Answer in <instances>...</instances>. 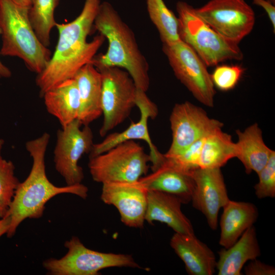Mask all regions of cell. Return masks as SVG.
Here are the masks:
<instances>
[{"mask_svg":"<svg viewBox=\"0 0 275 275\" xmlns=\"http://www.w3.org/2000/svg\"><path fill=\"white\" fill-rule=\"evenodd\" d=\"M100 3V0H85L81 12L74 20L57 23L59 37L56 49L45 68L36 78L41 96L61 82L73 78L96 56L104 37L100 34L90 42L87 38L94 26Z\"/></svg>","mask_w":275,"mask_h":275,"instance_id":"6da1fadb","label":"cell"},{"mask_svg":"<svg viewBox=\"0 0 275 275\" xmlns=\"http://www.w3.org/2000/svg\"><path fill=\"white\" fill-rule=\"evenodd\" d=\"M50 135L41 136L28 141L26 150L33 159V164L27 178L18 185L7 214L10 218L6 234L12 237L17 228L26 218H39L42 216L45 204L53 197L62 194H71L86 199L88 188L84 184L59 187L52 184L46 174L45 155Z\"/></svg>","mask_w":275,"mask_h":275,"instance_id":"7a4b0ae2","label":"cell"},{"mask_svg":"<svg viewBox=\"0 0 275 275\" xmlns=\"http://www.w3.org/2000/svg\"><path fill=\"white\" fill-rule=\"evenodd\" d=\"M94 26L108 41L106 52L93 59L94 65L124 68L136 88L147 92L150 86L148 63L139 47L133 32L109 3H100Z\"/></svg>","mask_w":275,"mask_h":275,"instance_id":"3957f363","label":"cell"},{"mask_svg":"<svg viewBox=\"0 0 275 275\" xmlns=\"http://www.w3.org/2000/svg\"><path fill=\"white\" fill-rule=\"evenodd\" d=\"M29 8L14 0H0V54L17 57L32 72L40 73L51 53L39 40L31 24Z\"/></svg>","mask_w":275,"mask_h":275,"instance_id":"277c9868","label":"cell"},{"mask_svg":"<svg viewBox=\"0 0 275 275\" xmlns=\"http://www.w3.org/2000/svg\"><path fill=\"white\" fill-rule=\"evenodd\" d=\"M176 11L180 39L197 53L207 67L228 60H242L243 54L238 44L216 32L197 14L192 6L179 1Z\"/></svg>","mask_w":275,"mask_h":275,"instance_id":"5b68a950","label":"cell"},{"mask_svg":"<svg viewBox=\"0 0 275 275\" xmlns=\"http://www.w3.org/2000/svg\"><path fill=\"white\" fill-rule=\"evenodd\" d=\"M151 161L144 148L130 140L89 158L88 167L93 180L98 183L134 182L147 174Z\"/></svg>","mask_w":275,"mask_h":275,"instance_id":"8992f818","label":"cell"},{"mask_svg":"<svg viewBox=\"0 0 275 275\" xmlns=\"http://www.w3.org/2000/svg\"><path fill=\"white\" fill-rule=\"evenodd\" d=\"M64 246L68 251L63 257L43 261V266L50 274L97 275L100 270L114 267L142 269L132 256L91 250L77 236H72L66 241Z\"/></svg>","mask_w":275,"mask_h":275,"instance_id":"52a82bcc","label":"cell"},{"mask_svg":"<svg viewBox=\"0 0 275 275\" xmlns=\"http://www.w3.org/2000/svg\"><path fill=\"white\" fill-rule=\"evenodd\" d=\"M96 68L102 76L101 104L103 122L99 134L104 136L128 117L136 105L137 88L129 73L120 68Z\"/></svg>","mask_w":275,"mask_h":275,"instance_id":"ba28073f","label":"cell"},{"mask_svg":"<svg viewBox=\"0 0 275 275\" xmlns=\"http://www.w3.org/2000/svg\"><path fill=\"white\" fill-rule=\"evenodd\" d=\"M175 75L201 103L212 107L215 94L214 87L207 66L197 53L181 40L162 44Z\"/></svg>","mask_w":275,"mask_h":275,"instance_id":"9c48e42d","label":"cell"},{"mask_svg":"<svg viewBox=\"0 0 275 275\" xmlns=\"http://www.w3.org/2000/svg\"><path fill=\"white\" fill-rule=\"evenodd\" d=\"M197 14L227 40L238 44L253 30L255 14L244 0H210Z\"/></svg>","mask_w":275,"mask_h":275,"instance_id":"30bf717a","label":"cell"},{"mask_svg":"<svg viewBox=\"0 0 275 275\" xmlns=\"http://www.w3.org/2000/svg\"><path fill=\"white\" fill-rule=\"evenodd\" d=\"M77 119L59 129L54 150V162L58 172L64 178L67 185L81 183L84 175L78 164L85 153H90L93 144V134L89 125L82 129Z\"/></svg>","mask_w":275,"mask_h":275,"instance_id":"8fae6325","label":"cell"},{"mask_svg":"<svg viewBox=\"0 0 275 275\" xmlns=\"http://www.w3.org/2000/svg\"><path fill=\"white\" fill-rule=\"evenodd\" d=\"M170 122L172 141L163 154L166 157L180 154L194 143L223 126L221 122L210 118L203 109L188 101L174 105Z\"/></svg>","mask_w":275,"mask_h":275,"instance_id":"7c38bea8","label":"cell"},{"mask_svg":"<svg viewBox=\"0 0 275 275\" xmlns=\"http://www.w3.org/2000/svg\"><path fill=\"white\" fill-rule=\"evenodd\" d=\"M146 92L137 88L135 104L141 113L139 121L136 123L132 122L125 130L108 134L101 142L94 144L89 153V158L102 154L124 142L141 140L147 142L149 147L152 171L157 169L163 163L165 157L152 143L148 129V120L157 116L158 108Z\"/></svg>","mask_w":275,"mask_h":275,"instance_id":"4fadbf2b","label":"cell"},{"mask_svg":"<svg viewBox=\"0 0 275 275\" xmlns=\"http://www.w3.org/2000/svg\"><path fill=\"white\" fill-rule=\"evenodd\" d=\"M191 175L195 182L193 206L204 215L210 228L216 230L219 211L230 200L221 168H198Z\"/></svg>","mask_w":275,"mask_h":275,"instance_id":"5bb4252c","label":"cell"},{"mask_svg":"<svg viewBox=\"0 0 275 275\" xmlns=\"http://www.w3.org/2000/svg\"><path fill=\"white\" fill-rule=\"evenodd\" d=\"M148 189L139 181L102 184L101 199L114 206L126 226L142 228L147 204Z\"/></svg>","mask_w":275,"mask_h":275,"instance_id":"9a60e30c","label":"cell"},{"mask_svg":"<svg viewBox=\"0 0 275 275\" xmlns=\"http://www.w3.org/2000/svg\"><path fill=\"white\" fill-rule=\"evenodd\" d=\"M165 157V156H164ZM139 181L148 190L159 191L178 198L182 204L191 201L195 188L191 172L185 171L169 162H164Z\"/></svg>","mask_w":275,"mask_h":275,"instance_id":"2e32d148","label":"cell"},{"mask_svg":"<svg viewBox=\"0 0 275 275\" xmlns=\"http://www.w3.org/2000/svg\"><path fill=\"white\" fill-rule=\"evenodd\" d=\"M182 202L177 197L166 193L148 190L145 220L166 224L175 232L194 234L191 223L181 210Z\"/></svg>","mask_w":275,"mask_h":275,"instance_id":"e0dca14e","label":"cell"},{"mask_svg":"<svg viewBox=\"0 0 275 275\" xmlns=\"http://www.w3.org/2000/svg\"><path fill=\"white\" fill-rule=\"evenodd\" d=\"M170 246L185 264L190 275H212L216 260L213 251L198 239L195 234L175 232L170 240Z\"/></svg>","mask_w":275,"mask_h":275,"instance_id":"ac0fdd59","label":"cell"},{"mask_svg":"<svg viewBox=\"0 0 275 275\" xmlns=\"http://www.w3.org/2000/svg\"><path fill=\"white\" fill-rule=\"evenodd\" d=\"M73 78L76 82L80 97L77 119L82 125H89L102 114L101 74L91 62L82 66Z\"/></svg>","mask_w":275,"mask_h":275,"instance_id":"d6986e66","label":"cell"},{"mask_svg":"<svg viewBox=\"0 0 275 275\" xmlns=\"http://www.w3.org/2000/svg\"><path fill=\"white\" fill-rule=\"evenodd\" d=\"M219 222V244L227 249L232 245L250 227L259 215L257 207L252 203L229 200L223 207Z\"/></svg>","mask_w":275,"mask_h":275,"instance_id":"ffe728a7","label":"cell"},{"mask_svg":"<svg viewBox=\"0 0 275 275\" xmlns=\"http://www.w3.org/2000/svg\"><path fill=\"white\" fill-rule=\"evenodd\" d=\"M216 269L218 275H241V270L249 261L261 255L255 227L248 228L230 247L218 252Z\"/></svg>","mask_w":275,"mask_h":275,"instance_id":"44dd1931","label":"cell"},{"mask_svg":"<svg viewBox=\"0 0 275 275\" xmlns=\"http://www.w3.org/2000/svg\"><path fill=\"white\" fill-rule=\"evenodd\" d=\"M238 136L237 158L243 164L247 174L254 171L257 174L266 166L274 151L264 142L262 132L257 123L248 127L244 131L236 130Z\"/></svg>","mask_w":275,"mask_h":275,"instance_id":"7402d4cb","label":"cell"},{"mask_svg":"<svg viewBox=\"0 0 275 275\" xmlns=\"http://www.w3.org/2000/svg\"><path fill=\"white\" fill-rule=\"evenodd\" d=\"M42 97L47 111L58 119L62 127L77 119L80 97L73 78L61 82L46 92Z\"/></svg>","mask_w":275,"mask_h":275,"instance_id":"603a6c76","label":"cell"},{"mask_svg":"<svg viewBox=\"0 0 275 275\" xmlns=\"http://www.w3.org/2000/svg\"><path fill=\"white\" fill-rule=\"evenodd\" d=\"M236 143L219 128L207 135L203 144L198 166L203 169L221 168L236 157Z\"/></svg>","mask_w":275,"mask_h":275,"instance_id":"cb8c5ba5","label":"cell"},{"mask_svg":"<svg viewBox=\"0 0 275 275\" xmlns=\"http://www.w3.org/2000/svg\"><path fill=\"white\" fill-rule=\"evenodd\" d=\"M150 19L158 31L162 44H170L180 40L178 17L163 0H146Z\"/></svg>","mask_w":275,"mask_h":275,"instance_id":"d4e9b609","label":"cell"},{"mask_svg":"<svg viewBox=\"0 0 275 275\" xmlns=\"http://www.w3.org/2000/svg\"><path fill=\"white\" fill-rule=\"evenodd\" d=\"M60 0H33L29 9L31 24L40 42L45 47L50 45V33L56 26L54 12Z\"/></svg>","mask_w":275,"mask_h":275,"instance_id":"484cf974","label":"cell"},{"mask_svg":"<svg viewBox=\"0 0 275 275\" xmlns=\"http://www.w3.org/2000/svg\"><path fill=\"white\" fill-rule=\"evenodd\" d=\"M4 141L0 139V218L7 214L16 189L20 182L15 175V166L2 156Z\"/></svg>","mask_w":275,"mask_h":275,"instance_id":"4316f807","label":"cell"},{"mask_svg":"<svg viewBox=\"0 0 275 275\" xmlns=\"http://www.w3.org/2000/svg\"><path fill=\"white\" fill-rule=\"evenodd\" d=\"M244 69L238 65H216L211 78L214 87L219 90L227 92L233 89L239 81Z\"/></svg>","mask_w":275,"mask_h":275,"instance_id":"83f0119b","label":"cell"},{"mask_svg":"<svg viewBox=\"0 0 275 275\" xmlns=\"http://www.w3.org/2000/svg\"><path fill=\"white\" fill-rule=\"evenodd\" d=\"M259 182L255 185V194L259 199L275 197V151L266 166L258 174Z\"/></svg>","mask_w":275,"mask_h":275,"instance_id":"f1b7e54d","label":"cell"},{"mask_svg":"<svg viewBox=\"0 0 275 275\" xmlns=\"http://www.w3.org/2000/svg\"><path fill=\"white\" fill-rule=\"evenodd\" d=\"M205 137L194 143L178 155L171 157L164 156L175 166L185 171L191 172L199 168V160Z\"/></svg>","mask_w":275,"mask_h":275,"instance_id":"f546056e","label":"cell"},{"mask_svg":"<svg viewBox=\"0 0 275 275\" xmlns=\"http://www.w3.org/2000/svg\"><path fill=\"white\" fill-rule=\"evenodd\" d=\"M246 275H274L275 268L272 265L265 264L257 259L251 260L244 267Z\"/></svg>","mask_w":275,"mask_h":275,"instance_id":"4dcf8cb0","label":"cell"},{"mask_svg":"<svg viewBox=\"0 0 275 275\" xmlns=\"http://www.w3.org/2000/svg\"><path fill=\"white\" fill-rule=\"evenodd\" d=\"M254 5L262 7L266 12L275 32V6L274 5L267 0H252Z\"/></svg>","mask_w":275,"mask_h":275,"instance_id":"1f68e13d","label":"cell"},{"mask_svg":"<svg viewBox=\"0 0 275 275\" xmlns=\"http://www.w3.org/2000/svg\"><path fill=\"white\" fill-rule=\"evenodd\" d=\"M10 223V216L7 214L4 217L0 218V238L6 234L9 228Z\"/></svg>","mask_w":275,"mask_h":275,"instance_id":"d6a6232c","label":"cell"},{"mask_svg":"<svg viewBox=\"0 0 275 275\" xmlns=\"http://www.w3.org/2000/svg\"><path fill=\"white\" fill-rule=\"evenodd\" d=\"M1 34L0 30V35ZM12 75L10 70L0 60V78H9Z\"/></svg>","mask_w":275,"mask_h":275,"instance_id":"836d02e7","label":"cell"},{"mask_svg":"<svg viewBox=\"0 0 275 275\" xmlns=\"http://www.w3.org/2000/svg\"><path fill=\"white\" fill-rule=\"evenodd\" d=\"M19 5L30 8L32 5L33 0H14Z\"/></svg>","mask_w":275,"mask_h":275,"instance_id":"e575fe53","label":"cell"},{"mask_svg":"<svg viewBox=\"0 0 275 275\" xmlns=\"http://www.w3.org/2000/svg\"><path fill=\"white\" fill-rule=\"evenodd\" d=\"M267 1L270 2V3L273 4V5H274V4H275V0H267Z\"/></svg>","mask_w":275,"mask_h":275,"instance_id":"d590c367","label":"cell"}]
</instances>
